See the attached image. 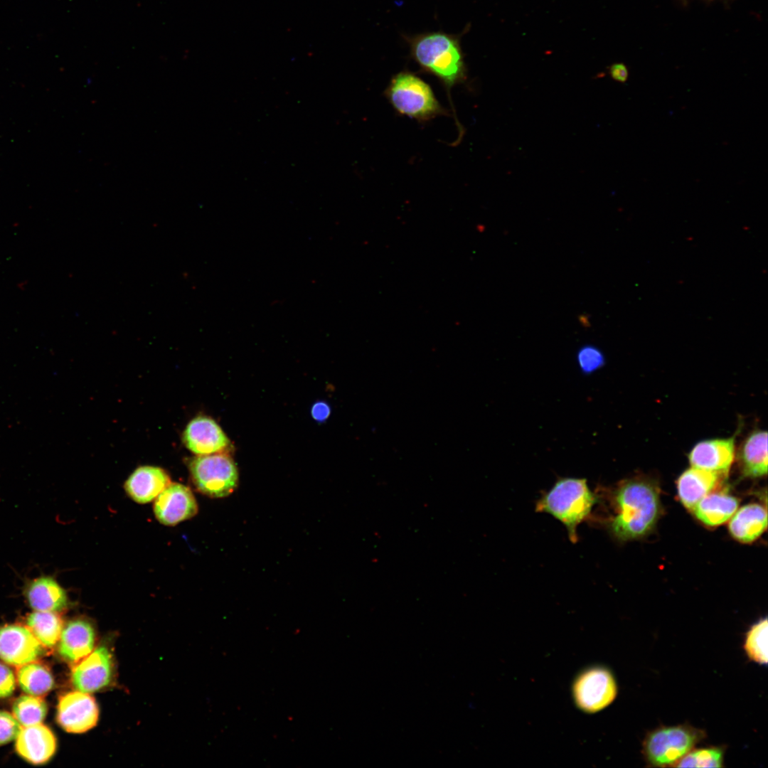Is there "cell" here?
I'll return each instance as SVG.
<instances>
[{"instance_id": "25", "label": "cell", "mask_w": 768, "mask_h": 768, "mask_svg": "<svg viewBox=\"0 0 768 768\" xmlns=\"http://www.w3.org/2000/svg\"><path fill=\"white\" fill-rule=\"evenodd\" d=\"M767 619L754 624L746 634L744 649L748 657L760 664L767 663Z\"/></svg>"}, {"instance_id": "8", "label": "cell", "mask_w": 768, "mask_h": 768, "mask_svg": "<svg viewBox=\"0 0 768 768\" xmlns=\"http://www.w3.org/2000/svg\"><path fill=\"white\" fill-rule=\"evenodd\" d=\"M99 710L93 697L80 690L68 692L59 698L56 719L68 732L82 733L97 724Z\"/></svg>"}, {"instance_id": "12", "label": "cell", "mask_w": 768, "mask_h": 768, "mask_svg": "<svg viewBox=\"0 0 768 768\" xmlns=\"http://www.w3.org/2000/svg\"><path fill=\"white\" fill-rule=\"evenodd\" d=\"M183 441L188 449L196 455L227 453L231 446L218 424L206 416L191 420L183 432Z\"/></svg>"}, {"instance_id": "26", "label": "cell", "mask_w": 768, "mask_h": 768, "mask_svg": "<svg viewBox=\"0 0 768 768\" xmlns=\"http://www.w3.org/2000/svg\"><path fill=\"white\" fill-rule=\"evenodd\" d=\"M724 750L721 747L692 750L675 765L677 767H722Z\"/></svg>"}, {"instance_id": "22", "label": "cell", "mask_w": 768, "mask_h": 768, "mask_svg": "<svg viewBox=\"0 0 768 768\" xmlns=\"http://www.w3.org/2000/svg\"><path fill=\"white\" fill-rule=\"evenodd\" d=\"M26 624L43 647L49 649L58 644L64 626L59 612L36 610L27 616Z\"/></svg>"}, {"instance_id": "5", "label": "cell", "mask_w": 768, "mask_h": 768, "mask_svg": "<svg viewBox=\"0 0 768 768\" xmlns=\"http://www.w3.org/2000/svg\"><path fill=\"white\" fill-rule=\"evenodd\" d=\"M704 738L702 730L688 725L661 727L646 735L642 753L650 767H674Z\"/></svg>"}, {"instance_id": "29", "label": "cell", "mask_w": 768, "mask_h": 768, "mask_svg": "<svg viewBox=\"0 0 768 768\" xmlns=\"http://www.w3.org/2000/svg\"><path fill=\"white\" fill-rule=\"evenodd\" d=\"M16 688V678L12 670L0 662V698H8Z\"/></svg>"}, {"instance_id": "4", "label": "cell", "mask_w": 768, "mask_h": 768, "mask_svg": "<svg viewBox=\"0 0 768 768\" xmlns=\"http://www.w3.org/2000/svg\"><path fill=\"white\" fill-rule=\"evenodd\" d=\"M386 96L399 114L420 122L444 113L430 86L410 72L402 71L394 75L387 87Z\"/></svg>"}, {"instance_id": "9", "label": "cell", "mask_w": 768, "mask_h": 768, "mask_svg": "<svg viewBox=\"0 0 768 768\" xmlns=\"http://www.w3.org/2000/svg\"><path fill=\"white\" fill-rule=\"evenodd\" d=\"M113 671L112 655L107 647L100 646L73 664L71 682L78 690L96 692L110 685Z\"/></svg>"}, {"instance_id": "2", "label": "cell", "mask_w": 768, "mask_h": 768, "mask_svg": "<svg viewBox=\"0 0 768 768\" xmlns=\"http://www.w3.org/2000/svg\"><path fill=\"white\" fill-rule=\"evenodd\" d=\"M407 41L415 62L448 90L466 79V69L458 36L433 31L408 37Z\"/></svg>"}, {"instance_id": "19", "label": "cell", "mask_w": 768, "mask_h": 768, "mask_svg": "<svg viewBox=\"0 0 768 768\" xmlns=\"http://www.w3.org/2000/svg\"><path fill=\"white\" fill-rule=\"evenodd\" d=\"M742 472L746 477L759 478L767 473V432L756 429L742 442L738 452Z\"/></svg>"}, {"instance_id": "6", "label": "cell", "mask_w": 768, "mask_h": 768, "mask_svg": "<svg viewBox=\"0 0 768 768\" xmlns=\"http://www.w3.org/2000/svg\"><path fill=\"white\" fill-rule=\"evenodd\" d=\"M191 480L196 489L211 498L231 494L238 484V471L227 453L198 455L188 464Z\"/></svg>"}, {"instance_id": "18", "label": "cell", "mask_w": 768, "mask_h": 768, "mask_svg": "<svg viewBox=\"0 0 768 768\" xmlns=\"http://www.w3.org/2000/svg\"><path fill=\"white\" fill-rule=\"evenodd\" d=\"M725 476L717 472L692 466L684 471L677 480L679 498L687 508L710 493Z\"/></svg>"}, {"instance_id": "7", "label": "cell", "mask_w": 768, "mask_h": 768, "mask_svg": "<svg viewBox=\"0 0 768 768\" xmlns=\"http://www.w3.org/2000/svg\"><path fill=\"white\" fill-rule=\"evenodd\" d=\"M617 694L613 675L602 666L590 667L581 672L572 686L575 705L587 713L603 710L614 701Z\"/></svg>"}, {"instance_id": "31", "label": "cell", "mask_w": 768, "mask_h": 768, "mask_svg": "<svg viewBox=\"0 0 768 768\" xmlns=\"http://www.w3.org/2000/svg\"><path fill=\"white\" fill-rule=\"evenodd\" d=\"M610 76L617 82L624 83L629 77V71L626 66L622 63L612 64L609 69Z\"/></svg>"}, {"instance_id": "28", "label": "cell", "mask_w": 768, "mask_h": 768, "mask_svg": "<svg viewBox=\"0 0 768 768\" xmlns=\"http://www.w3.org/2000/svg\"><path fill=\"white\" fill-rule=\"evenodd\" d=\"M21 729V724L13 714L0 710V746L16 739Z\"/></svg>"}, {"instance_id": "23", "label": "cell", "mask_w": 768, "mask_h": 768, "mask_svg": "<svg viewBox=\"0 0 768 768\" xmlns=\"http://www.w3.org/2000/svg\"><path fill=\"white\" fill-rule=\"evenodd\" d=\"M16 680L26 693L43 697L54 686V678L50 668L44 663L32 661L18 667Z\"/></svg>"}, {"instance_id": "20", "label": "cell", "mask_w": 768, "mask_h": 768, "mask_svg": "<svg viewBox=\"0 0 768 768\" xmlns=\"http://www.w3.org/2000/svg\"><path fill=\"white\" fill-rule=\"evenodd\" d=\"M729 530L731 535L742 543H751L758 538L767 528L766 508L759 503H750L740 508L731 517Z\"/></svg>"}, {"instance_id": "30", "label": "cell", "mask_w": 768, "mask_h": 768, "mask_svg": "<svg viewBox=\"0 0 768 768\" xmlns=\"http://www.w3.org/2000/svg\"><path fill=\"white\" fill-rule=\"evenodd\" d=\"M311 413L315 420L324 422L329 417L331 408L326 402L320 401L312 405Z\"/></svg>"}, {"instance_id": "21", "label": "cell", "mask_w": 768, "mask_h": 768, "mask_svg": "<svg viewBox=\"0 0 768 768\" xmlns=\"http://www.w3.org/2000/svg\"><path fill=\"white\" fill-rule=\"evenodd\" d=\"M738 500L725 491L709 493L692 508L695 517L709 526L727 521L735 513Z\"/></svg>"}, {"instance_id": "11", "label": "cell", "mask_w": 768, "mask_h": 768, "mask_svg": "<svg viewBox=\"0 0 768 768\" xmlns=\"http://www.w3.org/2000/svg\"><path fill=\"white\" fill-rule=\"evenodd\" d=\"M154 511L161 523L174 526L193 517L198 512V504L190 488L171 483L155 498Z\"/></svg>"}, {"instance_id": "16", "label": "cell", "mask_w": 768, "mask_h": 768, "mask_svg": "<svg viewBox=\"0 0 768 768\" xmlns=\"http://www.w3.org/2000/svg\"><path fill=\"white\" fill-rule=\"evenodd\" d=\"M170 484V477L163 469L143 466L137 468L129 476L124 489L133 501L146 503L155 499Z\"/></svg>"}, {"instance_id": "3", "label": "cell", "mask_w": 768, "mask_h": 768, "mask_svg": "<svg viewBox=\"0 0 768 768\" xmlns=\"http://www.w3.org/2000/svg\"><path fill=\"white\" fill-rule=\"evenodd\" d=\"M597 497L585 479L561 478L538 500L535 511L550 514L566 528L570 540H577V526L590 514Z\"/></svg>"}, {"instance_id": "15", "label": "cell", "mask_w": 768, "mask_h": 768, "mask_svg": "<svg viewBox=\"0 0 768 768\" xmlns=\"http://www.w3.org/2000/svg\"><path fill=\"white\" fill-rule=\"evenodd\" d=\"M95 631L91 623L77 618L66 623L58 641V651L67 662L75 664L94 649Z\"/></svg>"}, {"instance_id": "13", "label": "cell", "mask_w": 768, "mask_h": 768, "mask_svg": "<svg viewBox=\"0 0 768 768\" xmlns=\"http://www.w3.org/2000/svg\"><path fill=\"white\" fill-rule=\"evenodd\" d=\"M735 441L732 437L698 442L688 454L690 465L726 476L735 458Z\"/></svg>"}, {"instance_id": "14", "label": "cell", "mask_w": 768, "mask_h": 768, "mask_svg": "<svg viewBox=\"0 0 768 768\" xmlns=\"http://www.w3.org/2000/svg\"><path fill=\"white\" fill-rule=\"evenodd\" d=\"M16 751L26 762L42 764L48 762L56 750V738L50 729L41 723L21 729L16 738Z\"/></svg>"}, {"instance_id": "17", "label": "cell", "mask_w": 768, "mask_h": 768, "mask_svg": "<svg viewBox=\"0 0 768 768\" xmlns=\"http://www.w3.org/2000/svg\"><path fill=\"white\" fill-rule=\"evenodd\" d=\"M29 606L36 611L60 612L68 604L64 589L51 577L41 576L30 581L24 590Z\"/></svg>"}, {"instance_id": "10", "label": "cell", "mask_w": 768, "mask_h": 768, "mask_svg": "<svg viewBox=\"0 0 768 768\" xmlns=\"http://www.w3.org/2000/svg\"><path fill=\"white\" fill-rule=\"evenodd\" d=\"M43 647L26 626L7 624L0 626V658L14 666L36 661Z\"/></svg>"}, {"instance_id": "1", "label": "cell", "mask_w": 768, "mask_h": 768, "mask_svg": "<svg viewBox=\"0 0 768 768\" xmlns=\"http://www.w3.org/2000/svg\"><path fill=\"white\" fill-rule=\"evenodd\" d=\"M617 514L609 524L612 533L620 540L646 535L656 524L661 511L656 485L644 478L622 482L616 489Z\"/></svg>"}, {"instance_id": "27", "label": "cell", "mask_w": 768, "mask_h": 768, "mask_svg": "<svg viewBox=\"0 0 768 768\" xmlns=\"http://www.w3.org/2000/svg\"><path fill=\"white\" fill-rule=\"evenodd\" d=\"M577 361L585 373H590L602 366L604 358L597 347L585 346L578 351Z\"/></svg>"}, {"instance_id": "24", "label": "cell", "mask_w": 768, "mask_h": 768, "mask_svg": "<svg viewBox=\"0 0 768 768\" xmlns=\"http://www.w3.org/2000/svg\"><path fill=\"white\" fill-rule=\"evenodd\" d=\"M47 711L46 703L38 696L21 695L12 703L13 715L23 727L41 723Z\"/></svg>"}]
</instances>
